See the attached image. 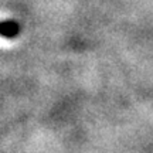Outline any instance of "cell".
I'll use <instances>...</instances> for the list:
<instances>
[{"label": "cell", "mask_w": 153, "mask_h": 153, "mask_svg": "<svg viewBox=\"0 0 153 153\" xmlns=\"http://www.w3.org/2000/svg\"><path fill=\"white\" fill-rule=\"evenodd\" d=\"M20 34V26L16 22H3L0 23V36L7 38H14Z\"/></svg>", "instance_id": "obj_1"}]
</instances>
